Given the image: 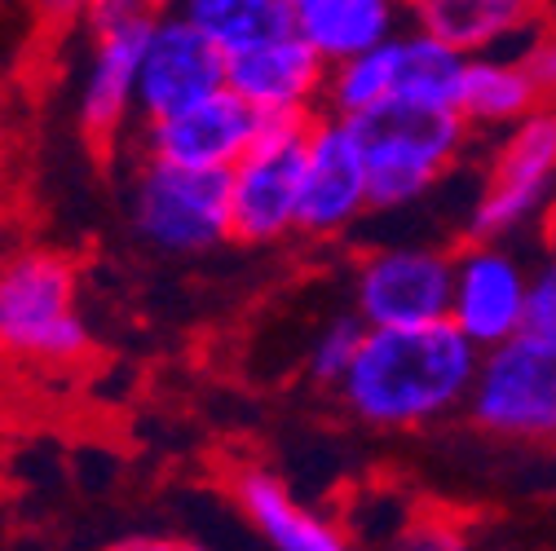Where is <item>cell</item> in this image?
<instances>
[{"instance_id":"1","label":"cell","mask_w":556,"mask_h":551,"mask_svg":"<svg viewBox=\"0 0 556 551\" xmlns=\"http://www.w3.org/2000/svg\"><path fill=\"white\" fill-rule=\"evenodd\" d=\"M481 344L451 318L415 326H367L336 384V401L367 433H425L468 410Z\"/></svg>"},{"instance_id":"2","label":"cell","mask_w":556,"mask_h":551,"mask_svg":"<svg viewBox=\"0 0 556 551\" xmlns=\"http://www.w3.org/2000/svg\"><path fill=\"white\" fill-rule=\"evenodd\" d=\"M93 349L80 309V269L66 252L23 247L0 256V358L76 367Z\"/></svg>"},{"instance_id":"3","label":"cell","mask_w":556,"mask_h":551,"mask_svg":"<svg viewBox=\"0 0 556 551\" xmlns=\"http://www.w3.org/2000/svg\"><path fill=\"white\" fill-rule=\"evenodd\" d=\"M124 221L151 256L199 260L235 243L230 168H186L137 155L124 185Z\"/></svg>"},{"instance_id":"4","label":"cell","mask_w":556,"mask_h":551,"mask_svg":"<svg viewBox=\"0 0 556 551\" xmlns=\"http://www.w3.org/2000/svg\"><path fill=\"white\" fill-rule=\"evenodd\" d=\"M371 164L376 213H406L425 203L468 155L472 124L451 106L384 102L354 119Z\"/></svg>"},{"instance_id":"5","label":"cell","mask_w":556,"mask_h":551,"mask_svg":"<svg viewBox=\"0 0 556 551\" xmlns=\"http://www.w3.org/2000/svg\"><path fill=\"white\" fill-rule=\"evenodd\" d=\"M556 203V102H539L530 115L495 132L491 164L468 203L464 239H504L543 226Z\"/></svg>"},{"instance_id":"6","label":"cell","mask_w":556,"mask_h":551,"mask_svg":"<svg viewBox=\"0 0 556 551\" xmlns=\"http://www.w3.org/2000/svg\"><path fill=\"white\" fill-rule=\"evenodd\" d=\"M155 23L147 0H89L80 18L85 66L76 93V128L93 146H115L128 128H137V66L142 44Z\"/></svg>"},{"instance_id":"7","label":"cell","mask_w":556,"mask_h":551,"mask_svg":"<svg viewBox=\"0 0 556 551\" xmlns=\"http://www.w3.org/2000/svg\"><path fill=\"white\" fill-rule=\"evenodd\" d=\"M309 119L314 115L261 119L256 142L230 168V213L239 247H278L301 234Z\"/></svg>"},{"instance_id":"8","label":"cell","mask_w":556,"mask_h":551,"mask_svg":"<svg viewBox=\"0 0 556 551\" xmlns=\"http://www.w3.org/2000/svg\"><path fill=\"white\" fill-rule=\"evenodd\" d=\"M464 420L495 441L556 446V349L526 335L481 349Z\"/></svg>"},{"instance_id":"9","label":"cell","mask_w":556,"mask_h":551,"mask_svg":"<svg viewBox=\"0 0 556 551\" xmlns=\"http://www.w3.org/2000/svg\"><path fill=\"white\" fill-rule=\"evenodd\" d=\"M455 252L442 243H376L354 260L350 305L367 326L451 318Z\"/></svg>"},{"instance_id":"10","label":"cell","mask_w":556,"mask_h":551,"mask_svg":"<svg viewBox=\"0 0 556 551\" xmlns=\"http://www.w3.org/2000/svg\"><path fill=\"white\" fill-rule=\"evenodd\" d=\"M376 213L371 164L358 124L318 111L305 142V185H301V239L331 243L354 234Z\"/></svg>"},{"instance_id":"11","label":"cell","mask_w":556,"mask_h":551,"mask_svg":"<svg viewBox=\"0 0 556 551\" xmlns=\"http://www.w3.org/2000/svg\"><path fill=\"white\" fill-rule=\"evenodd\" d=\"M230 85V53L181 10L155 14L137 66V124L164 119Z\"/></svg>"},{"instance_id":"12","label":"cell","mask_w":556,"mask_h":551,"mask_svg":"<svg viewBox=\"0 0 556 551\" xmlns=\"http://www.w3.org/2000/svg\"><path fill=\"white\" fill-rule=\"evenodd\" d=\"M530 265L504 239H464L455 252V292L451 322L472 335L481 349L521 335L530 300Z\"/></svg>"},{"instance_id":"13","label":"cell","mask_w":556,"mask_h":551,"mask_svg":"<svg viewBox=\"0 0 556 551\" xmlns=\"http://www.w3.org/2000/svg\"><path fill=\"white\" fill-rule=\"evenodd\" d=\"M261 119L265 115L226 85L186 111L137 124V155H155L186 168H235L256 142Z\"/></svg>"},{"instance_id":"14","label":"cell","mask_w":556,"mask_h":551,"mask_svg":"<svg viewBox=\"0 0 556 551\" xmlns=\"http://www.w3.org/2000/svg\"><path fill=\"white\" fill-rule=\"evenodd\" d=\"M331 62L301 36H274L243 53H230V89L256 106L265 119L274 115H318L327 93Z\"/></svg>"},{"instance_id":"15","label":"cell","mask_w":556,"mask_h":551,"mask_svg":"<svg viewBox=\"0 0 556 551\" xmlns=\"http://www.w3.org/2000/svg\"><path fill=\"white\" fill-rule=\"evenodd\" d=\"M230 499L252 534L274 551H340L354 542L350 525L331 512L305 508L288 480L269 467H239L230 476Z\"/></svg>"},{"instance_id":"16","label":"cell","mask_w":556,"mask_h":551,"mask_svg":"<svg viewBox=\"0 0 556 551\" xmlns=\"http://www.w3.org/2000/svg\"><path fill=\"white\" fill-rule=\"evenodd\" d=\"M410 27H420L459 53H517L539 27V0H406Z\"/></svg>"},{"instance_id":"17","label":"cell","mask_w":556,"mask_h":551,"mask_svg":"<svg viewBox=\"0 0 556 551\" xmlns=\"http://www.w3.org/2000/svg\"><path fill=\"white\" fill-rule=\"evenodd\" d=\"M292 23L336 66L397 36L410 14L406 0H292Z\"/></svg>"},{"instance_id":"18","label":"cell","mask_w":556,"mask_h":551,"mask_svg":"<svg viewBox=\"0 0 556 551\" xmlns=\"http://www.w3.org/2000/svg\"><path fill=\"white\" fill-rule=\"evenodd\" d=\"M539 102L543 98L517 53H508V49L468 53L459 115L472 124V132H504L508 124L530 115Z\"/></svg>"},{"instance_id":"19","label":"cell","mask_w":556,"mask_h":551,"mask_svg":"<svg viewBox=\"0 0 556 551\" xmlns=\"http://www.w3.org/2000/svg\"><path fill=\"white\" fill-rule=\"evenodd\" d=\"M181 14L203 27L226 53H243L252 44L296 31L292 0H181Z\"/></svg>"},{"instance_id":"20","label":"cell","mask_w":556,"mask_h":551,"mask_svg":"<svg viewBox=\"0 0 556 551\" xmlns=\"http://www.w3.org/2000/svg\"><path fill=\"white\" fill-rule=\"evenodd\" d=\"M397 98V36L336 62L327 72V93H323V111L358 119L384 102Z\"/></svg>"},{"instance_id":"21","label":"cell","mask_w":556,"mask_h":551,"mask_svg":"<svg viewBox=\"0 0 556 551\" xmlns=\"http://www.w3.org/2000/svg\"><path fill=\"white\" fill-rule=\"evenodd\" d=\"M363 339H367V322H363V313H358L354 305L331 309V313L309 331V339H305V354H301L305 380H309L314 388L336 393V384L344 380V371L354 367Z\"/></svg>"},{"instance_id":"22","label":"cell","mask_w":556,"mask_h":551,"mask_svg":"<svg viewBox=\"0 0 556 551\" xmlns=\"http://www.w3.org/2000/svg\"><path fill=\"white\" fill-rule=\"evenodd\" d=\"M521 335L543 344V349H556V247L530 273V300H526Z\"/></svg>"},{"instance_id":"23","label":"cell","mask_w":556,"mask_h":551,"mask_svg":"<svg viewBox=\"0 0 556 551\" xmlns=\"http://www.w3.org/2000/svg\"><path fill=\"white\" fill-rule=\"evenodd\" d=\"M517 57L526 62V72H530L539 98H543V102H556V27H543V23H539V27L526 36V44L517 49Z\"/></svg>"},{"instance_id":"24","label":"cell","mask_w":556,"mask_h":551,"mask_svg":"<svg viewBox=\"0 0 556 551\" xmlns=\"http://www.w3.org/2000/svg\"><path fill=\"white\" fill-rule=\"evenodd\" d=\"M31 14L49 27H80L85 10H89V0H27Z\"/></svg>"},{"instance_id":"25","label":"cell","mask_w":556,"mask_h":551,"mask_svg":"<svg viewBox=\"0 0 556 551\" xmlns=\"http://www.w3.org/2000/svg\"><path fill=\"white\" fill-rule=\"evenodd\" d=\"M147 5H151L155 14H164V10H181V0H147Z\"/></svg>"},{"instance_id":"26","label":"cell","mask_w":556,"mask_h":551,"mask_svg":"<svg viewBox=\"0 0 556 551\" xmlns=\"http://www.w3.org/2000/svg\"><path fill=\"white\" fill-rule=\"evenodd\" d=\"M0 239H5V217H0Z\"/></svg>"},{"instance_id":"27","label":"cell","mask_w":556,"mask_h":551,"mask_svg":"<svg viewBox=\"0 0 556 551\" xmlns=\"http://www.w3.org/2000/svg\"><path fill=\"white\" fill-rule=\"evenodd\" d=\"M552 213H556V203H552Z\"/></svg>"}]
</instances>
